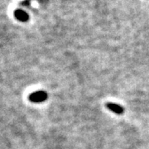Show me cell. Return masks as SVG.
Returning <instances> with one entry per match:
<instances>
[{
    "label": "cell",
    "mask_w": 149,
    "mask_h": 149,
    "mask_svg": "<svg viewBox=\"0 0 149 149\" xmlns=\"http://www.w3.org/2000/svg\"><path fill=\"white\" fill-rule=\"evenodd\" d=\"M47 99V94L44 91H37L30 95L29 100L34 103H39L46 100Z\"/></svg>",
    "instance_id": "6da1fadb"
},
{
    "label": "cell",
    "mask_w": 149,
    "mask_h": 149,
    "mask_svg": "<svg viewBox=\"0 0 149 149\" xmlns=\"http://www.w3.org/2000/svg\"><path fill=\"white\" fill-rule=\"evenodd\" d=\"M106 107L110 111L113 112L114 113H117V114H122L124 112V109L122 106H120L118 104H116L114 103H112V102L107 103Z\"/></svg>",
    "instance_id": "7a4b0ae2"
}]
</instances>
